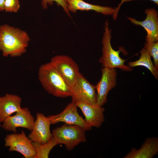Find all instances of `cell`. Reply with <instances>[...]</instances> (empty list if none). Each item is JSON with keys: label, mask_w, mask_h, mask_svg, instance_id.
Segmentation results:
<instances>
[{"label": "cell", "mask_w": 158, "mask_h": 158, "mask_svg": "<svg viewBox=\"0 0 158 158\" xmlns=\"http://www.w3.org/2000/svg\"><path fill=\"white\" fill-rule=\"evenodd\" d=\"M104 28L102 40V55L98 60L99 62L102 64V67L117 68L126 71H133L132 68L124 65L126 60L120 57L119 53L121 50L116 51L112 47L111 43V30L109 28L108 20H106L105 23Z\"/></svg>", "instance_id": "3"}, {"label": "cell", "mask_w": 158, "mask_h": 158, "mask_svg": "<svg viewBox=\"0 0 158 158\" xmlns=\"http://www.w3.org/2000/svg\"><path fill=\"white\" fill-rule=\"evenodd\" d=\"M35 121V118L29 109L23 107L21 111L16 112L14 115L6 118L1 127L6 131H12L15 133L17 132V127H22L31 130Z\"/></svg>", "instance_id": "10"}, {"label": "cell", "mask_w": 158, "mask_h": 158, "mask_svg": "<svg viewBox=\"0 0 158 158\" xmlns=\"http://www.w3.org/2000/svg\"><path fill=\"white\" fill-rule=\"evenodd\" d=\"M85 131L80 126L65 123L54 129L52 133L58 145L63 144L67 150L71 151L87 141Z\"/></svg>", "instance_id": "4"}, {"label": "cell", "mask_w": 158, "mask_h": 158, "mask_svg": "<svg viewBox=\"0 0 158 158\" xmlns=\"http://www.w3.org/2000/svg\"><path fill=\"white\" fill-rule=\"evenodd\" d=\"M21 101L20 97L12 94L7 93L0 97V123L13 113L22 110Z\"/></svg>", "instance_id": "15"}, {"label": "cell", "mask_w": 158, "mask_h": 158, "mask_svg": "<svg viewBox=\"0 0 158 158\" xmlns=\"http://www.w3.org/2000/svg\"><path fill=\"white\" fill-rule=\"evenodd\" d=\"M38 77L42 87L49 94L61 98L71 96L70 87L50 62L40 67Z\"/></svg>", "instance_id": "2"}, {"label": "cell", "mask_w": 158, "mask_h": 158, "mask_svg": "<svg viewBox=\"0 0 158 158\" xmlns=\"http://www.w3.org/2000/svg\"><path fill=\"white\" fill-rule=\"evenodd\" d=\"M153 59L154 66L158 69V41L156 42H146L144 47Z\"/></svg>", "instance_id": "19"}, {"label": "cell", "mask_w": 158, "mask_h": 158, "mask_svg": "<svg viewBox=\"0 0 158 158\" xmlns=\"http://www.w3.org/2000/svg\"><path fill=\"white\" fill-rule=\"evenodd\" d=\"M101 70V79L95 86L97 92V103L100 107L106 103L109 92L116 86L117 75L115 68L102 67Z\"/></svg>", "instance_id": "7"}, {"label": "cell", "mask_w": 158, "mask_h": 158, "mask_svg": "<svg viewBox=\"0 0 158 158\" xmlns=\"http://www.w3.org/2000/svg\"><path fill=\"white\" fill-rule=\"evenodd\" d=\"M54 2L56 3L58 6H61L68 16L72 19L69 12L68 9L67 4L66 0H42L41 6L43 9H46L48 8V5L52 6Z\"/></svg>", "instance_id": "20"}, {"label": "cell", "mask_w": 158, "mask_h": 158, "mask_svg": "<svg viewBox=\"0 0 158 158\" xmlns=\"http://www.w3.org/2000/svg\"><path fill=\"white\" fill-rule=\"evenodd\" d=\"M2 126V125L1 124H0V127H1Z\"/></svg>", "instance_id": "24"}, {"label": "cell", "mask_w": 158, "mask_h": 158, "mask_svg": "<svg viewBox=\"0 0 158 158\" xmlns=\"http://www.w3.org/2000/svg\"><path fill=\"white\" fill-rule=\"evenodd\" d=\"M158 152V138H147L140 148L132 147L124 158H152Z\"/></svg>", "instance_id": "14"}, {"label": "cell", "mask_w": 158, "mask_h": 158, "mask_svg": "<svg viewBox=\"0 0 158 158\" xmlns=\"http://www.w3.org/2000/svg\"><path fill=\"white\" fill-rule=\"evenodd\" d=\"M71 97L97 104L95 86L91 84L80 73L74 84L70 87Z\"/></svg>", "instance_id": "13"}, {"label": "cell", "mask_w": 158, "mask_h": 158, "mask_svg": "<svg viewBox=\"0 0 158 158\" xmlns=\"http://www.w3.org/2000/svg\"><path fill=\"white\" fill-rule=\"evenodd\" d=\"M78 107H79L85 117V120L91 126L100 128L105 121V109L84 100L71 97Z\"/></svg>", "instance_id": "9"}, {"label": "cell", "mask_w": 158, "mask_h": 158, "mask_svg": "<svg viewBox=\"0 0 158 158\" xmlns=\"http://www.w3.org/2000/svg\"><path fill=\"white\" fill-rule=\"evenodd\" d=\"M140 56L138 60L128 63V66L132 68L137 66H143L147 68L155 78L158 80V71L155 67L151 59V56L144 48L140 52Z\"/></svg>", "instance_id": "17"}, {"label": "cell", "mask_w": 158, "mask_h": 158, "mask_svg": "<svg viewBox=\"0 0 158 158\" xmlns=\"http://www.w3.org/2000/svg\"><path fill=\"white\" fill-rule=\"evenodd\" d=\"M20 7L19 0H5L4 8V11L6 12L17 13Z\"/></svg>", "instance_id": "21"}, {"label": "cell", "mask_w": 158, "mask_h": 158, "mask_svg": "<svg viewBox=\"0 0 158 158\" xmlns=\"http://www.w3.org/2000/svg\"><path fill=\"white\" fill-rule=\"evenodd\" d=\"M36 117L32 129L28 137L32 142L44 144L53 137L50 129L51 124L48 117L42 113L37 112Z\"/></svg>", "instance_id": "11"}, {"label": "cell", "mask_w": 158, "mask_h": 158, "mask_svg": "<svg viewBox=\"0 0 158 158\" xmlns=\"http://www.w3.org/2000/svg\"><path fill=\"white\" fill-rule=\"evenodd\" d=\"M5 147H9L8 151L18 152L25 158H35L36 151L32 141L27 137L24 131L21 133L7 135L4 138Z\"/></svg>", "instance_id": "6"}, {"label": "cell", "mask_w": 158, "mask_h": 158, "mask_svg": "<svg viewBox=\"0 0 158 158\" xmlns=\"http://www.w3.org/2000/svg\"><path fill=\"white\" fill-rule=\"evenodd\" d=\"M50 62L70 87L76 82L80 73L79 66L71 58L65 55L53 57Z\"/></svg>", "instance_id": "5"}, {"label": "cell", "mask_w": 158, "mask_h": 158, "mask_svg": "<svg viewBox=\"0 0 158 158\" xmlns=\"http://www.w3.org/2000/svg\"><path fill=\"white\" fill-rule=\"evenodd\" d=\"M30 40L25 31L6 24L0 25V51L3 56H20L27 51Z\"/></svg>", "instance_id": "1"}, {"label": "cell", "mask_w": 158, "mask_h": 158, "mask_svg": "<svg viewBox=\"0 0 158 158\" xmlns=\"http://www.w3.org/2000/svg\"><path fill=\"white\" fill-rule=\"evenodd\" d=\"M32 143L37 153L35 158H47L52 149L57 144L53 137L47 142L40 144L37 142H32Z\"/></svg>", "instance_id": "18"}, {"label": "cell", "mask_w": 158, "mask_h": 158, "mask_svg": "<svg viewBox=\"0 0 158 158\" xmlns=\"http://www.w3.org/2000/svg\"><path fill=\"white\" fill-rule=\"evenodd\" d=\"M133 0H121V2L119 4L117 8H114V13L113 14V17L115 18H116L117 17L118 13L119 10L120 8L122 5V4L124 2L131 1ZM153 1L155 4H156L157 5L158 4V0H149Z\"/></svg>", "instance_id": "22"}, {"label": "cell", "mask_w": 158, "mask_h": 158, "mask_svg": "<svg viewBox=\"0 0 158 158\" xmlns=\"http://www.w3.org/2000/svg\"><path fill=\"white\" fill-rule=\"evenodd\" d=\"M68 11L75 13L78 10L94 11L105 15H113L114 9L109 6H102L93 4L85 2L83 0H66Z\"/></svg>", "instance_id": "16"}, {"label": "cell", "mask_w": 158, "mask_h": 158, "mask_svg": "<svg viewBox=\"0 0 158 158\" xmlns=\"http://www.w3.org/2000/svg\"><path fill=\"white\" fill-rule=\"evenodd\" d=\"M75 102L69 104L61 113L56 115L47 116L51 124L63 122L68 125H76L83 128L86 131L90 130L92 128L78 114L77 107Z\"/></svg>", "instance_id": "8"}, {"label": "cell", "mask_w": 158, "mask_h": 158, "mask_svg": "<svg viewBox=\"0 0 158 158\" xmlns=\"http://www.w3.org/2000/svg\"><path fill=\"white\" fill-rule=\"evenodd\" d=\"M145 13L146 17L143 21H138L130 17L127 18L133 24L141 26L145 28L147 32L146 42H156L158 41V12L155 9L151 8L146 9Z\"/></svg>", "instance_id": "12"}, {"label": "cell", "mask_w": 158, "mask_h": 158, "mask_svg": "<svg viewBox=\"0 0 158 158\" xmlns=\"http://www.w3.org/2000/svg\"><path fill=\"white\" fill-rule=\"evenodd\" d=\"M5 0H0V11H4V4Z\"/></svg>", "instance_id": "23"}]
</instances>
